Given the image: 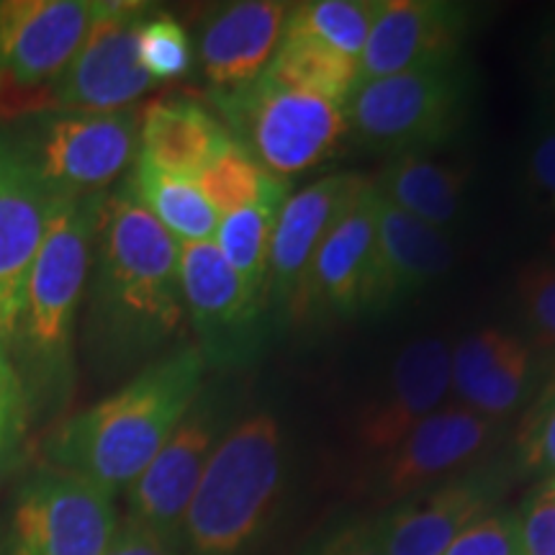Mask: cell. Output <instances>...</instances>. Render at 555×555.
Returning a JSON list of instances; mask_svg holds the SVG:
<instances>
[{
    "instance_id": "17",
    "label": "cell",
    "mask_w": 555,
    "mask_h": 555,
    "mask_svg": "<svg viewBox=\"0 0 555 555\" xmlns=\"http://www.w3.org/2000/svg\"><path fill=\"white\" fill-rule=\"evenodd\" d=\"M450 345L442 337L406 343L393 358L388 376L358 414V446L386 455L429 414L446 406L450 393Z\"/></svg>"
},
{
    "instance_id": "41",
    "label": "cell",
    "mask_w": 555,
    "mask_h": 555,
    "mask_svg": "<svg viewBox=\"0 0 555 555\" xmlns=\"http://www.w3.org/2000/svg\"><path fill=\"white\" fill-rule=\"evenodd\" d=\"M547 483H553V486H555V478H551V481H547Z\"/></svg>"
},
{
    "instance_id": "28",
    "label": "cell",
    "mask_w": 555,
    "mask_h": 555,
    "mask_svg": "<svg viewBox=\"0 0 555 555\" xmlns=\"http://www.w3.org/2000/svg\"><path fill=\"white\" fill-rule=\"evenodd\" d=\"M384 0H309L291 5L286 29L309 34L345 57H363Z\"/></svg>"
},
{
    "instance_id": "21",
    "label": "cell",
    "mask_w": 555,
    "mask_h": 555,
    "mask_svg": "<svg viewBox=\"0 0 555 555\" xmlns=\"http://www.w3.org/2000/svg\"><path fill=\"white\" fill-rule=\"evenodd\" d=\"M453 266L455 249L446 232L409 217L378 196L373 268L363 314H384L401 307L442 281Z\"/></svg>"
},
{
    "instance_id": "32",
    "label": "cell",
    "mask_w": 555,
    "mask_h": 555,
    "mask_svg": "<svg viewBox=\"0 0 555 555\" xmlns=\"http://www.w3.org/2000/svg\"><path fill=\"white\" fill-rule=\"evenodd\" d=\"M31 404L11 352L0 345V481L21 466L31 427Z\"/></svg>"
},
{
    "instance_id": "6",
    "label": "cell",
    "mask_w": 555,
    "mask_h": 555,
    "mask_svg": "<svg viewBox=\"0 0 555 555\" xmlns=\"http://www.w3.org/2000/svg\"><path fill=\"white\" fill-rule=\"evenodd\" d=\"M474 75L461 60L358 82L345 103L350 137L373 152H429L461 131Z\"/></svg>"
},
{
    "instance_id": "26",
    "label": "cell",
    "mask_w": 555,
    "mask_h": 555,
    "mask_svg": "<svg viewBox=\"0 0 555 555\" xmlns=\"http://www.w3.org/2000/svg\"><path fill=\"white\" fill-rule=\"evenodd\" d=\"M291 196V180L278 178L270 189L262 193L260 201L242 211L229 214L219 221L214 245L219 247L221 258L237 273L249 294L266 301V278H268V255L270 237L283 204Z\"/></svg>"
},
{
    "instance_id": "29",
    "label": "cell",
    "mask_w": 555,
    "mask_h": 555,
    "mask_svg": "<svg viewBox=\"0 0 555 555\" xmlns=\"http://www.w3.org/2000/svg\"><path fill=\"white\" fill-rule=\"evenodd\" d=\"M275 180L278 178L262 170L258 159L242 144L232 142L193 183L208 201V206L217 211V217L224 219L260 201Z\"/></svg>"
},
{
    "instance_id": "16",
    "label": "cell",
    "mask_w": 555,
    "mask_h": 555,
    "mask_svg": "<svg viewBox=\"0 0 555 555\" xmlns=\"http://www.w3.org/2000/svg\"><path fill=\"white\" fill-rule=\"evenodd\" d=\"M470 16L468 5L446 0H388L358 62V82L461 60Z\"/></svg>"
},
{
    "instance_id": "30",
    "label": "cell",
    "mask_w": 555,
    "mask_h": 555,
    "mask_svg": "<svg viewBox=\"0 0 555 555\" xmlns=\"http://www.w3.org/2000/svg\"><path fill=\"white\" fill-rule=\"evenodd\" d=\"M517 474L555 478V367L540 384L535 399L527 406L515 446Z\"/></svg>"
},
{
    "instance_id": "11",
    "label": "cell",
    "mask_w": 555,
    "mask_h": 555,
    "mask_svg": "<svg viewBox=\"0 0 555 555\" xmlns=\"http://www.w3.org/2000/svg\"><path fill=\"white\" fill-rule=\"evenodd\" d=\"M93 18L95 0H0V114L37 111Z\"/></svg>"
},
{
    "instance_id": "33",
    "label": "cell",
    "mask_w": 555,
    "mask_h": 555,
    "mask_svg": "<svg viewBox=\"0 0 555 555\" xmlns=\"http://www.w3.org/2000/svg\"><path fill=\"white\" fill-rule=\"evenodd\" d=\"M517 304L535 347L555 350V266H530L517 278Z\"/></svg>"
},
{
    "instance_id": "4",
    "label": "cell",
    "mask_w": 555,
    "mask_h": 555,
    "mask_svg": "<svg viewBox=\"0 0 555 555\" xmlns=\"http://www.w3.org/2000/svg\"><path fill=\"white\" fill-rule=\"evenodd\" d=\"M288 448L281 420L268 409L240 416L201 476L183 527V555H249L281 509Z\"/></svg>"
},
{
    "instance_id": "3",
    "label": "cell",
    "mask_w": 555,
    "mask_h": 555,
    "mask_svg": "<svg viewBox=\"0 0 555 555\" xmlns=\"http://www.w3.org/2000/svg\"><path fill=\"white\" fill-rule=\"evenodd\" d=\"M103 196L54 198L50 227L26 283L11 358L34 416L60 412L73 393L75 332Z\"/></svg>"
},
{
    "instance_id": "9",
    "label": "cell",
    "mask_w": 555,
    "mask_h": 555,
    "mask_svg": "<svg viewBox=\"0 0 555 555\" xmlns=\"http://www.w3.org/2000/svg\"><path fill=\"white\" fill-rule=\"evenodd\" d=\"M116 527V496L67 470L41 466L13 489L0 555H103Z\"/></svg>"
},
{
    "instance_id": "7",
    "label": "cell",
    "mask_w": 555,
    "mask_h": 555,
    "mask_svg": "<svg viewBox=\"0 0 555 555\" xmlns=\"http://www.w3.org/2000/svg\"><path fill=\"white\" fill-rule=\"evenodd\" d=\"M211 99L234 142L258 159L262 170L283 180L324 165L350 137L345 106L270 86L262 78L242 88L214 90Z\"/></svg>"
},
{
    "instance_id": "39",
    "label": "cell",
    "mask_w": 555,
    "mask_h": 555,
    "mask_svg": "<svg viewBox=\"0 0 555 555\" xmlns=\"http://www.w3.org/2000/svg\"><path fill=\"white\" fill-rule=\"evenodd\" d=\"M540 93L545 101V119H555V24L540 44Z\"/></svg>"
},
{
    "instance_id": "31",
    "label": "cell",
    "mask_w": 555,
    "mask_h": 555,
    "mask_svg": "<svg viewBox=\"0 0 555 555\" xmlns=\"http://www.w3.org/2000/svg\"><path fill=\"white\" fill-rule=\"evenodd\" d=\"M139 62L155 82L176 80L193 67V44L185 26L165 11H152L139 26Z\"/></svg>"
},
{
    "instance_id": "15",
    "label": "cell",
    "mask_w": 555,
    "mask_h": 555,
    "mask_svg": "<svg viewBox=\"0 0 555 555\" xmlns=\"http://www.w3.org/2000/svg\"><path fill=\"white\" fill-rule=\"evenodd\" d=\"M499 422L463 404H446L420 422L397 448L380 455L373 491L380 502L399 504L429 486L461 474L494 448Z\"/></svg>"
},
{
    "instance_id": "37",
    "label": "cell",
    "mask_w": 555,
    "mask_h": 555,
    "mask_svg": "<svg viewBox=\"0 0 555 555\" xmlns=\"http://www.w3.org/2000/svg\"><path fill=\"white\" fill-rule=\"evenodd\" d=\"M525 180L540 204L555 208V119H545L532 134L525 157Z\"/></svg>"
},
{
    "instance_id": "19",
    "label": "cell",
    "mask_w": 555,
    "mask_h": 555,
    "mask_svg": "<svg viewBox=\"0 0 555 555\" xmlns=\"http://www.w3.org/2000/svg\"><path fill=\"white\" fill-rule=\"evenodd\" d=\"M52 204V193L0 129V345L9 352Z\"/></svg>"
},
{
    "instance_id": "35",
    "label": "cell",
    "mask_w": 555,
    "mask_h": 555,
    "mask_svg": "<svg viewBox=\"0 0 555 555\" xmlns=\"http://www.w3.org/2000/svg\"><path fill=\"white\" fill-rule=\"evenodd\" d=\"M517 515L525 555H555V486L540 483Z\"/></svg>"
},
{
    "instance_id": "36",
    "label": "cell",
    "mask_w": 555,
    "mask_h": 555,
    "mask_svg": "<svg viewBox=\"0 0 555 555\" xmlns=\"http://www.w3.org/2000/svg\"><path fill=\"white\" fill-rule=\"evenodd\" d=\"M301 555H388L373 519H350L330 527Z\"/></svg>"
},
{
    "instance_id": "1",
    "label": "cell",
    "mask_w": 555,
    "mask_h": 555,
    "mask_svg": "<svg viewBox=\"0 0 555 555\" xmlns=\"http://www.w3.org/2000/svg\"><path fill=\"white\" fill-rule=\"evenodd\" d=\"M185 322L180 242L127 180L101 201L86 283L82 339L103 376L163 358Z\"/></svg>"
},
{
    "instance_id": "14",
    "label": "cell",
    "mask_w": 555,
    "mask_h": 555,
    "mask_svg": "<svg viewBox=\"0 0 555 555\" xmlns=\"http://www.w3.org/2000/svg\"><path fill=\"white\" fill-rule=\"evenodd\" d=\"M367 183L371 178L358 172H337L286 198L275 219L268 255L266 307L273 327H294L298 298L319 245Z\"/></svg>"
},
{
    "instance_id": "40",
    "label": "cell",
    "mask_w": 555,
    "mask_h": 555,
    "mask_svg": "<svg viewBox=\"0 0 555 555\" xmlns=\"http://www.w3.org/2000/svg\"><path fill=\"white\" fill-rule=\"evenodd\" d=\"M551 249L555 253V232H553V237H551Z\"/></svg>"
},
{
    "instance_id": "13",
    "label": "cell",
    "mask_w": 555,
    "mask_h": 555,
    "mask_svg": "<svg viewBox=\"0 0 555 555\" xmlns=\"http://www.w3.org/2000/svg\"><path fill=\"white\" fill-rule=\"evenodd\" d=\"M515 476L512 457H486L393 504L373 519L384 551L388 555H442L457 535L496 512Z\"/></svg>"
},
{
    "instance_id": "24",
    "label": "cell",
    "mask_w": 555,
    "mask_h": 555,
    "mask_svg": "<svg viewBox=\"0 0 555 555\" xmlns=\"http://www.w3.org/2000/svg\"><path fill=\"white\" fill-rule=\"evenodd\" d=\"M468 170L437 159L427 152L391 155L380 168L373 189L378 196L409 217L446 232L463 214Z\"/></svg>"
},
{
    "instance_id": "25",
    "label": "cell",
    "mask_w": 555,
    "mask_h": 555,
    "mask_svg": "<svg viewBox=\"0 0 555 555\" xmlns=\"http://www.w3.org/2000/svg\"><path fill=\"white\" fill-rule=\"evenodd\" d=\"M260 78L270 86L345 106L360 80V65L358 60L345 57L309 34L283 29V37Z\"/></svg>"
},
{
    "instance_id": "8",
    "label": "cell",
    "mask_w": 555,
    "mask_h": 555,
    "mask_svg": "<svg viewBox=\"0 0 555 555\" xmlns=\"http://www.w3.org/2000/svg\"><path fill=\"white\" fill-rule=\"evenodd\" d=\"M240 391L227 380L204 384L147 470L127 491V522L180 547V527L204 470L240 420Z\"/></svg>"
},
{
    "instance_id": "18",
    "label": "cell",
    "mask_w": 555,
    "mask_h": 555,
    "mask_svg": "<svg viewBox=\"0 0 555 555\" xmlns=\"http://www.w3.org/2000/svg\"><path fill=\"white\" fill-rule=\"evenodd\" d=\"M378 193L373 180L365 185L343 219L319 245L311 260L301 298H298L296 324H314L322 319L360 317L365 309L367 281L373 268V242H376Z\"/></svg>"
},
{
    "instance_id": "10",
    "label": "cell",
    "mask_w": 555,
    "mask_h": 555,
    "mask_svg": "<svg viewBox=\"0 0 555 555\" xmlns=\"http://www.w3.org/2000/svg\"><path fill=\"white\" fill-rule=\"evenodd\" d=\"M180 286L206 367L232 373L258 363L273 335V319L214 242H180Z\"/></svg>"
},
{
    "instance_id": "27",
    "label": "cell",
    "mask_w": 555,
    "mask_h": 555,
    "mask_svg": "<svg viewBox=\"0 0 555 555\" xmlns=\"http://www.w3.org/2000/svg\"><path fill=\"white\" fill-rule=\"evenodd\" d=\"M131 193L178 242H214L219 217L201 196L196 183L165 176L144 159H134L127 178Z\"/></svg>"
},
{
    "instance_id": "2",
    "label": "cell",
    "mask_w": 555,
    "mask_h": 555,
    "mask_svg": "<svg viewBox=\"0 0 555 555\" xmlns=\"http://www.w3.org/2000/svg\"><path fill=\"white\" fill-rule=\"evenodd\" d=\"M196 345H180L139 367L99 404L65 416L41 442L44 466L67 470L119 496L147 470L206 384Z\"/></svg>"
},
{
    "instance_id": "5",
    "label": "cell",
    "mask_w": 555,
    "mask_h": 555,
    "mask_svg": "<svg viewBox=\"0 0 555 555\" xmlns=\"http://www.w3.org/2000/svg\"><path fill=\"white\" fill-rule=\"evenodd\" d=\"M134 108L34 111L5 127V137L52 198L103 196L139 152Z\"/></svg>"
},
{
    "instance_id": "38",
    "label": "cell",
    "mask_w": 555,
    "mask_h": 555,
    "mask_svg": "<svg viewBox=\"0 0 555 555\" xmlns=\"http://www.w3.org/2000/svg\"><path fill=\"white\" fill-rule=\"evenodd\" d=\"M103 555H183V553H180V547L165 543L163 538H157L155 532L144 530V527L124 519V522H119V527H116L114 538H111V543Z\"/></svg>"
},
{
    "instance_id": "23",
    "label": "cell",
    "mask_w": 555,
    "mask_h": 555,
    "mask_svg": "<svg viewBox=\"0 0 555 555\" xmlns=\"http://www.w3.org/2000/svg\"><path fill=\"white\" fill-rule=\"evenodd\" d=\"M234 137L224 121L191 99H157L139 121L137 157L165 176L196 180Z\"/></svg>"
},
{
    "instance_id": "34",
    "label": "cell",
    "mask_w": 555,
    "mask_h": 555,
    "mask_svg": "<svg viewBox=\"0 0 555 555\" xmlns=\"http://www.w3.org/2000/svg\"><path fill=\"white\" fill-rule=\"evenodd\" d=\"M442 555H525L519 515L512 509L491 512L457 535Z\"/></svg>"
},
{
    "instance_id": "22",
    "label": "cell",
    "mask_w": 555,
    "mask_h": 555,
    "mask_svg": "<svg viewBox=\"0 0 555 555\" xmlns=\"http://www.w3.org/2000/svg\"><path fill=\"white\" fill-rule=\"evenodd\" d=\"M291 3L278 0H242L206 13L198 29L201 73L214 90L242 88L273 57L286 29Z\"/></svg>"
},
{
    "instance_id": "12",
    "label": "cell",
    "mask_w": 555,
    "mask_h": 555,
    "mask_svg": "<svg viewBox=\"0 0 555 555\" xmlns=\"http://www.w3.org/2000/svg\"><path fill=\"white\" fill-rule=\"evenodd\" d=\"M150 3H95L86 41L41 95L37 111H121L157 86L139 62V26ZM34 114V111H31Z\"/></svg>"
},
{
    "instance_id": "20",
    "label": "cell",
    "mask_w": 555,
    "mask_h": 555,
    "mask_svg": "<svg viewBox=\"0 0 555 555\" xmlns=\"http://www.w3.org/2000/svg\"><path fill=\"white\" fill-rule=\"evenodd\" d=\"M543 378L535 347L499 327L470 332L450 352V388L457 404L499 425L532 404Z\"/></svg>"
}]
</instances>
